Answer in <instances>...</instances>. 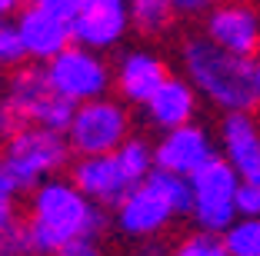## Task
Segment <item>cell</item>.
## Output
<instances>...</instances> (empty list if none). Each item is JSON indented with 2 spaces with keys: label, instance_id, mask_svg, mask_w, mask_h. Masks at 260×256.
<instances>
[{
  "label": "cell",
  "instance_id": "obj_1",
  "mask_svg": "<svg viewBox=\"0 0 260 256\" xmlns=\"http://www.w3.org/2000/svg\"><path fill=\"white\" fill-rule=\"evenodd\" d=\"M27 233L34 253L50 256L77 240H97L104 230V206L93 203L70 176H50L30 190L27 203Z\"/></svg>",
  "mask_w": 260,
  "mask_h": 256
},
{
  "label": "cell",
  "instance_id": "obj_2",
  "mask_svg": "<svg viewBox=\"0 0 260 256\" xmlns=\"http://www.w3.org/2000/svg\"><path fill=\"white\" fill-rule=\"evenodd\" d=\"M177 60L184 77L210 106L223 113L260 106V93L253 83V57H237L204 33H190L177 47Z\"/></svg>",
  "mask_w": 260,
  "mask_h": 256
},
{
  "label": "cell",
  "instance_id": "obj_3",
  "mask_svg": "<svg viewBox=\"0 0 260 256\" xmlns=\"http://www.w3.org/2000/svg\"><path fill=\"white\" fill-rule=\"evenodd\" d=\"M180 216H190V180L153 170L144 183L130 187L127 196L114 206V226L127 240H160L164 230Z\"/></svg>",
  "mask_w": 260,
  "mask_h": 256
},
{
  "label": "cell",
  "instance_id": "obj_4",
  "mask_svg": "<svg viewBox=\"0 0 260 256\" xmlns=\"http://www.w3.org/2000/svg\"><path fill=\"white\" fill-rule=\"evenodd\" d=\"M0 110L7 117L10 130L14 127H47L67 133L70 120H74L77 103L63 100L60 93L50 87L44 63H23V67L10 70L4 80V97H0Z\"/></svg>",
  "mask_w": 260,
  "mask_h": 256
},
{
  "label": "cell",
  "instance_id": "obj_5",
  "mask_svg": "<svg viewBox=\"0 0 260 256\" xmlns=\"http://www.w3.org/2000/svg\"><path fill=\"white\" fill-rule=\"evenodd\" d=\"M70 163L74 150L67 143V133L47 127H14L0 153V166L14 176L23 193L50 176H60L63 170H70Z\"/></svg>",
  "mask_w": 260,
  "mask_h": 256
},
{
  "label": "cell",
  "instance_id": "obj_6",
  "mask_svg": "<svg viewBox=\"0 0 260 256\" xmlns=\"http://www.w3.org/2000/svg\"><path fill=\"white\" fill-rule=\"evenodd\" d=\"M130 110L120 97H97L77 103L74 120L67 127V143L74 157H93V153H114L134 133Z\"/></svg>",
  "mask_w": 260,
  "mask_h": 256
},
{
  "label": "cell",
  "instance_id": "obj_7",
  "mask_svg": "<svg viewBox=\"0 0 260 256\" xmlns=\"http://www.w3.org/2000/svg\"><path fill=\"white\" fill-rule=\"evenodd\" d=\"M190 180V220L197 230L220 236L237 213V190H240V176L237 170L227 163L223 157H214L207 166H200Z\"/></svg>",
  "mask_w": 260,
  "mask_h": 256
},
{
  "label": "cell",
  "instance_id": "obj_8",
  "mask_svg": "<svg viewBox=\"0 0 260 256\" xmlns=\"http://www.w3.org/2000/svg\"><path fill=\"white\" fill-rule=\"evenodd\" d=\"M47 80L70 103H87L97 97H110L114 90V67L104 60V53L90 47L70 44L50 63H44Z\"/></svg>",
  "mask_w": 260,
  "mask_h": 256
},
{
  "label": "cell",
  "instance_id": "obj_9",
  "mask_svg": "<svg viewBox=\"0 0 260 256\" xmlns=\"http://www.w3.org/2000/svg\"><path fill=\"white\" fill-rule=\"evenodd\" d=\"M204 37L217 47L237 53V57H257L260 53V10L250 0H217L204 14Z\"/></svg>",
  "mask_w": 260,
  "mask_h": 256
},
{
  "label": "cell",
  "instance_id": "obj_10",
  "mask_svg": "<svg viewBox=\"0 0 260 256\" xmlns=\"http://www.w3.org/2000/svg\"><path fill=\"white\" fill-rule=\"evenodd\" d=\"M214 157H220L217 136L207 127H200L197 120L174 127V130H164L157 136V143H153L157 170H167V173H177V176H193Z\"/></svg>",
  "mask_w": 260,
  "mask_h": 256
},
{
  "label": "cell",
  "instance_id": "obj_11",
  "mask_svg": "<svg viewBox=\"0 0 260 256\" xmlns=\"http://www.w3.org/2000/svg\"><path fill=\"white\" fill-rule=\"evenodd\" d=\"M130 30V0H84L80 14L70 20L74 44L107 53L123 44Z\"/></svg>",
  "mask_w": 260,
  "mask_h": 256
},
{
  "label": "cell",
  "instance_id": "obj_12",
  "mask_svg": "<svg viewBox=\"0 0 260 256\" xmlns=\"http://www.w3.org/2000/svg\"><path fill=\"white\" fill-rule=\"evenodd\" d=\"M170 77V63L147 47H130L114 63V90L127 106H144Z\"/></svg>",
  "mask_w": 260,
  "mask_h": 256
},
{
  "label": "cell",
  "instance_id": "obj_13",
  "mask_svg": "<svg viewBox=\"0 0 260 256\" xmlns=\"http://www.w3.org/2000/svg\"><path fill=\"white\" fill-rule=\"evenodd\" d=\"M217 150L244 183H260V117H253V110L223 113L217 127Z\"/></svg>",
  "mask_w": 260,
  "mask_h": 256
},
{
  "label": "cell",
  "instance_id": "obj_14",
  "mask_svg": "<svg viewBox=\"0 0 260 256\" xmlns=\"http://www.w3.org/2000/svg\"><path fill=\"white\" fill-rule=\"evenodd\" d=\"M70 180L84 190L93 203L110 206V210H114L123 196H127V190L134 187L127 170H123V163H120V157H117V150L114 153H93V157H74V163H70Z\"/></svg>",
  "mask_w": 260,
  "mask_h": 256
},
{
  "label": "cell",
  "instance_id": "obj_15",
  "mask_svg": "<svg viewBox=\"0 0 260 256\" xmlns=\"http://www.w3.org/2000/svg\"><path fill=\"white\" fill-rule=\"evenodd\" d=\"M14 20H17V30H20L23 50H27V60L30 63H50L60 50H67L74 44L70 23L60 20L57 14H50L44 4L20 7V14Z\"/></svg>",
  "mask_w": 260,
  "mask_h": 256
},
{
  "label": "cell",
  "instance_id": "obj_16",
  "mask_svg": "<svg viewBox=\"0 0 260 256\" xmlns=\"http://www.w3.org/2000/svg\"><path fill=\"white\" fill-rule=\"evenodd\" d=\"M200 103H204V97L197 93V87H193L187 77H174L170 74L167 83H164L160 90L153 93L140 110H144L147 123H150L157 133H164V130L193 123L197 113H200Z\"/></svg>",
  "mask_w": 260,
  "mask_h": 256
},
{
  "label": "cell",
  "instance_id": "obj_17",
  "mask_svg": "<svg viewBox=\"0 0 260 256\" xmlns=\"http://www.w3.org/2000/svg\"><path fill=\"white\" fill-rule=\"evenodd\" d=\"M177 17L180 14L174 0H130V30H137L147 40L167 37Z\"/></svg>",
  "mask_w": 260,
  "mask_h": 256
},
{
  "label": "cell",
  "instance_id": "obj_18",
  "mask_svg": "<svg viewBox=\"0 0 260 256\" xmlns=\"http://www.w3.org/2000/svg\"><path fill=\"white\" fill-rule=\"evenodd\" d=\"M117 157H120L123 170H127L130 183L137 187V183H144L147 176L157 170V160H153V143L147 140V136L140 133H130L127 140L120 143V150H117Z\"/></svg>",
  "mask_w": 260,
  "mask_h": 256
},
{
  "label": "cell",
  "instance_id": "obj_19",
  "mask_svg": "<svg viewBox=\"0 0 260 256\" xmlns=\"http://www.w3.org/2000/svg\"><path fill=\"white\" fill-rule=\"evenodd\" d=\"M227 256H260V216H237L220 233Z\"/></svg>",
  "mask_w": 260,
  "mask_h": 256
},
{
  "label": "cell",
  "instance_id": "obj_20",
  "mask_svg": "<svg viewBox=\"0 0 260 256\" xmlns=\"http://www.w3.org/2000/svg\"><path fill=\"white\" fill-rule=\"evenodd\" d=\"M170 256H227V246H223V240L217 233L193 230V233L180 236L170 246Z\"/></svg>",
  "mask_w": 260,
  "mask_h": 256
},
{
  "label": "cell",
  "instance_id": "obj_21",
  "mask_svg": "<svg viewBox=\"0 0 260 256\" xmlns=\"http://www.w3.org/2000/svg\"><path fill=\"white\" fill-rule=\"evenodd\" d=\"M27 63L20 30H17L14 17H0V70H17Z\"/></svg>",
  "mask_w": 260,
  "mask_h": 256
},
{
  "label": "cell",
  "instance_id": "obj_22",
  "mask_svg": "<svg viewBox=\"0 0 260 256\" xmlns=\"http://www.w3.org/2000/svg\"><path fill=\"white\" fill-rule=\"evenodd\" d=\"M23 190L14 183V176L0 166V233H7L10 226L20 223V210H17V196H20Z\"/></svg>",
  "mask_w": 260,
  "mask_h": 256
},
{
  "label": "cell",
  "instance_id": "obj_23",
  "mask_svg": "<svg viewBox=\"0 0 260 256\" xmlns=\"http://www.w3.org/2000/svg\"><path fill=\"white\" fill-rule=\"evenodd\" d=\"M0 256H37L23 220L17 226H10L7 233H0Z\"/></svg>",
  "mask_w": 260,
  "mask_h": 256
},
{
  "label": "cell",
  "instance_id": "obj_24",
  "mask_svg": "<svg viewBox=\"0 0 260 256\" xmlns=\"http://www.w3.org/2000/svg\"><path fill=\"white\" fill-rule=\"evenodd\" d=\"M237 213H240V216H260V183H244V180H240Z\"/></svg>",
  "mask_w": 260,
  "mask_h": 256
},
{
  "label": "cell",
  "instance_id": "obj_25",
  "mask_svg": "<svg viewBox=\"0 0 260 256\" xmlns=\"http://www.w3.org/2000/svg\"><path fill=\"white\" fill-rule=\"evenodd\" d=\"M50 256H107V253H104V246L97 240H77V243H70V246L57 249Z\"/></svg>",
  "mask_w": 260,
  "mask_h": 256
},
{
  "label": "cell",
  "instance_id": "obj_26",
  "mask_svg": "<svg viewBox=\"0 0 260 256\" xmlns=\"http://www.w3.org/2000/svg\"><path fill=\"white\" fill-rule=\"evenodd\" d=\"M40 4H44L50 14H57L60 20H67V23L80 14V7H84V0H40Z\"/></svg>",
  "mask_w": 260,
  "mask_h": 256
},
{
  "label": "cell",
  "instance_id": "obj_27",
  "mask_svg": "<svg viewBox=\"0 0 260 256\" xmlns=\"http://www.w3.org/2000/svg\"><path fill=\"white\" fill-rule=\"evenodd\" d=\"M174 4H177V14L180 17H204L217 0H174Z\"/></svg>",
  "mask_w": 260,
  "mask_h": 256
},
{
  "label": "cell",
  "instance_id": "obj_28",
  "mask_svg": "<svg viewBox=\"0 0 260 256\" xmlns=\"http://www.w3.org/2000/svg\"><path fill=\"white\" fill-rule=\"evenodd\" d=\"M127 256H170V249L164 246L160 240H140Z\"/></svg>",
  "mask_w": 260,
  "mask_h": 256
},
{
  "label": "cell",
  "instance_id": "obj_29",
  "mask_svg": "<svg viewBox=\"0 0 260 256\" xmlns=\"http://www.w3.org/2000/svg\"><path fill=\"white\" fill-rule=\"evenodd\" d=\"M27 0H0V17H17Z\"/></svg>",
  "mask_w": 260,
  "mask_h": 256
},
{
  "label": "cell",
  "instance_id": "obj_30",
  "mask_svg": "<svg viewBox=\"0 0 260 256\" xmlns=\"http://www.w3.org/2000/svg\"><path fill=\"white\" fill-rule=\"evenodd\" d=\"M7 133H10V123L4 117V110H0V153H4V143H7Z\"/></svg>",
  "mask_w": 260,
  "mask_h": 256
},
{
  "label": "cell",
  "instance_id": "obj_31",
  "mask_svg": "<svg viewBox=\"0 0 260 256\" xmlns=\"http://www.w3.org/2000/svg\"><path fill=\"white\" fill-rule=\"evenodd\" d=\"M253 83H257V93H260V53L253 57Z\"/></svg>",
  "mask_w": 260,
  "mask_h": 256
},
{
  "label": "cell",
  "instance_id": "obj_32",
  "mask_svg": "<svg viewBox=\"0 0 260 256\" xmlns=\"http://www.w3.org/2000/svg\"><path fill=\"white\" fill-rule=\"evenodd\" d=\"M0 97H4V80H0Z\"/></svg>",
  "mask_w": 260,
  "mask_h": 256
},
{
  "label": "cell",
  "instance_id": "obj_33",
  "mask_svg": "<svg viewBox=\"0 0 260 256\" xmlns=\"http://www.w3.org/2000/svg\"><path fill=\"white\" fill-rule=\"evenodd\" d=\"M27 4H40V0H27Z\"/></svg>",
  "mask_w": 260,
  "mask_h": 256
}]
</instances>
